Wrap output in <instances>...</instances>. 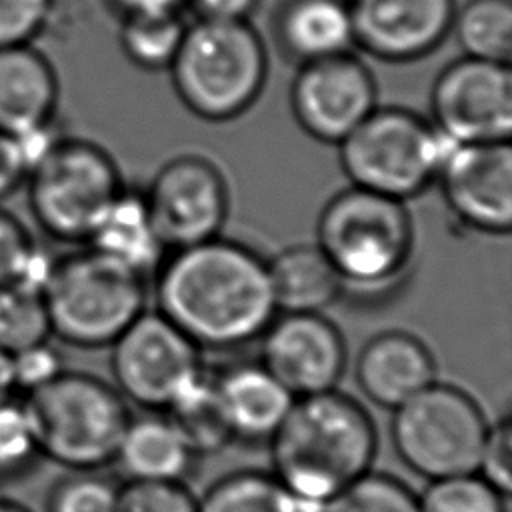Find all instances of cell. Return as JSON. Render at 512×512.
I'll return each instance as SVG.
<instances>
[{
	"instance_id": "74e56055",
	"label": "cell",
	"mask_w": 512,
	"mask_h": 512,
	"mask_svg": "<svg viewBox=\"0 0 512 512\" xmlns=\"http://www.w3.org/2000/svg\"><path fill=\"white\" fill-rule=\"evenodd\" d=\"M26 182V168L12 134L0 130V204Z\"/></svg>"
},
{
	"instance_id": "4316f807",
	"label": "cell",
	"mask_w": 512,
	"mask_h": 512,
	"mask_svg": "<svg viewBox=\"0 0 512 512\" xmlns=\"http://www.w3.org/2000/svg\"><path fill=\"white\" fill-rule=\"evenodd\" d=\"M186 24L178 12L126 14L120 26V46L126 58L144 70H164L172 64Z\"/></svg>"
},
{
	"instance_id": "ac0fdd59",
	"label": "cell",
	"mask_w": 512,
	"mask_h": 512,
	"mask_svg": "<svg viewBox=\"0 0 512 512\" xmlns=\"http://www.w3.org/2000/svg\"><path fill=\"white\" fill-rule=\"evenodd\" d=\"M214 382L228 428L238 444H268L296 400L260 362L234 364Z\"/></svg>"
},
{
	"instance_id": "4fadbf2b",
	"label": "cell",
	"mask_w": 512,
	"mask_h": 512,
	"mask_svg": "<svg viewBox=\"0 0 512 512\" xmlns=\"http://www.w3.org/2000/svg\"><path fill=\"white\" fill-rule=\"evenodd\" d=\"M290 108L298 126L324 144H340L378 108L372 70L352 52L300 64Z\"/></svg>"
},
{
	"instance_id": "d6a6232c",
	"label": "cell",
	"mask_w": 512,
	"mask_h": 512,
	"mask_svg": "<svg viewBox=\"0 0 512 512\" xmlns=\"http://www.w3.org/2000/svg\"><path fill=\"white\" fill-rule=\"evenodd\" d=\"M116 512H198V496L186 482L124 480Z\"/></svg>"
},
{
	"instance_id": "5b68a950",
	"label": "cell",
	"mask_w": 512,
	"mask_h": 512,
	"mask_svg": "<svg viewBox=\"0 0 512 512\" xmlns=\"http://www.w3.org/2000/svg\"><path fill=\"white\" fill-rule=\"evenodd\" d=\"M42 296L52 336L104 348L146 310V276L86 244L56 258Z\"/></svg>"
},
{
	"instance_id": "44dd1931",
	"label": "cell",
	"mask_w": 512,
	"mask_h": 512,
	"mask_svg": "<svg viewBox=\"0 0 512 512\" xmlns=\"http://www.w3.org/2000/svg\"><path fill=\"white\" fill-rule=\"evenodd\" d=\"M274 32L280 50L300 64L346 54L354 46L344 0H288L276 16Z\"/></svg>"
},
{
	"instance_id": "7c38bea8",
	"label": "cell",
	"mask_w": 512,
	"mask_h": 512,
	"mask_svg": "<svg viewBox=\"0 0 512 512\" xmlns=\"http://www.w3.org/2000/svg\"><path fill=\"white\" fill-rule=\"evenodd\" d=\"M430 114V122L456 144L510 140V64L470 56L450 62L432 84Z\"/></svg>"
},
{
	"instance_id": "b9f144b4",
	"label": "cell",
	"mask_w": 512,
	"mask_h": 512,
	"mask_svg": "<svg viewBox=\"0 0 512 512\" xmlns=\"http://www.w3.org/2000/svg\"><path fill=\"white\" fill-rule=\"evenodd\" d=\"M0 512H32V510L22 502H18L16 498L0 492Z\"/></svg>"
},
{
	"instance_id": "8fae6325",
	"label": "cell",
	"mask_w": 512,
	"mask_h": 512,
	"mask_svg": "<svg viewBox=\"0 0 512 512\" xmlns=\"http://www.w3.org/2000/svg\"><path fill=\"white\" fill-rule=\"evenodd\" d=\"M142 196L166 252L220 236L230 208L224 174L198 154L162 164Z\"/></svg>"
},
{
	"instance_id": "836d02e7",
	"label": "cell",
	"mask_w": 512,
	"mask_h": 512,
	"mask_svg": "<svg viewBox=\"0 0 512 512\" xmlns=\"http://www.w3.org/2000/svg\"><path fill=\"white\" fill-rule=\"evenodd\" d=\"M52 10L54 0H0V48L34 44Z\"/></svg>"
},
{
	"instance_id": "f546056e",
	"label": "cell",
	"mask_w": 512,
	"mask_h": 512,
	"mask_svg": "<svg viewBox=\"0 0 512 512\" xmlns=\"http://www.w3.org/2000/svg\"><path fill=\"white\" fill-rule=\"evenodd\" d=\"M420 512H506V496L478 472L428 482L418 494Z\"/></svg>"
},
{
	"instance_id": "e0dca14e",
	"label": "cell",
	"mask_w": 512,
	"mask_h": 512,
	"mask_svg": "<svg viewBox=\"0 0 512 512\" xmlns=\"http://www.w3.org/2000/svg\"><path fill=\"white\" fill-rule=\"evenodd\" d=\"M354 378L372 404L396 410L436 382V362L418 336L386 330L364 342L356 356Z\"/></svg>"
},
{
	"instance_id": "277c9868",
	"label": "cell",
	"mask_w": 512,
	"mask_h": 512,
	"mask_svg": "<svg viewBox=\"0 0 512 512\" xmlns=\"http://www.w3.org/2000/svg\"><path fill=\"white\" fill-rule=\"evenodd\" d=\"M42 458L66 470H102L114 462L130 410L114 384L64 370L22 396Z\"/></svg>"
},
{
	"instance_id": "d4e9b609",
	"label": "cell",
	"mask_w": 512,
	"mask_h": 512,
	"mask_svg": "<svg viewBox=\"0 0 512 512\" xmlns=\"http://www.w3.org/2000/svg\"><path fill=\"white\" fill-rule=\"evenodd\" d=\"M454 40L462 56L508 64L512 56V0H466L454 10Z\"/></svg>"
},
{
	"instance_id": "484cf974",
	"label": "cell",
	"mask_w": 512,
	"mask_h": 512,
	"mask_svg": "<svg viewBox=\"0 0 512 512\" xmlns=\"http://www.w3.org/2000/svg\"><path fill=\"white\" fill-rule=\"evenodd\" d=\"M164 414L182 432L192 450L204 458L222 452L234 444L228 428L216 382L202 374L182 396H178Z\"/></svg>"
},
{
	"instance_id": "52a82bcc",
	"label": "cell",
	"mask_w": 512,
	"mask_h": 512,
	"mask_svg": "<svg viewBox=\"0 0 512 512\" xmlns=\"http://www.w3.org/2000/svg\"><path fill=\"white\" fill-rule=\"evenodd\" d=\"M454 144L416 112L386 106L338 144V158L350 186L406 202L436 180Z\"/></svg>"
},
{
	"instance_id": "9c48e42d",
	"label": "cell",
	"mask_w": 512,
	"mask_h": 512,
	"mask_svg": "<svg viewBox=\"0 0 512 512\" xmlns=\"http://www.w3.org/2000/svg\"><path fill=\"white\" fill-rule=\"evenodd\" d=\"M488 426L466 390L436 380L392 410L390 438L400 462L432 482L476 472Z\"/></svg>"
},
{
	"instance_id": "d6986e66",
	"label": "cell",
	"mask_w": 512,
	"mask_h": 512,
	"mask_svg": "<svg viewBox=\"0 0 512 512\" xmlns=\"http://www.w3.org/2000/svg\"><path fill=\"white\" fill-rule=\"evenodd\" d=\"M60 82L34 44L0 48V130L18 134L56 120Z\"/></svg>"
},
{
	"instance_id": "8992f818",
	"label": "cell",
	"mask_w": 512,
	"mask_h": 512,
	"mask_svg": "<svg viewBox=\"0 0 512 512\" xmlns=\"http://www.w3.org/2000/svg\"><path fill=\"white\" fill-rule=\"evenodd\" d=\"M316 246L344 284L382 286L408 266L414 224L406 202L348 186L320 210Z\"/></svg>"
},
{
	"instance_id": "3957f363",
	"label": "cell",
	"mask_w": 512,
	"mask_h": 512,
	"mask_svg": "<svg viewBox=\"0 0 512 512\" xmlns=\"http://www.w3.org/2000/svg\"><path fill=\"white\" fill-rule=\"evenodd\" d=\"M168 70L176 96L194 116L226 122L258 100L268 52L248 20L196 18L186 26Z\"/></svg>"
},
{
	"instance_id": "8d00e7d4",
	"label": "cell",
	"mask_w": 512,
	"mask_h": 512,
	"mask_svg": "<svg viewBox=\"0 0 512 512\" xmlns=\"http://www.w3.org/2000/svg\"><path fill=\"white\" fill-rule=\"evenodd\" d=\"M34 236L24 222L0 204V286L12 282L16 268Z\"/></svg>"
},
{
	"instance_id": "d590c367",
	"label": "cell",
	"mask_w": 512,
	"mask_h": 512,
	"mask_svg": "<svg viewBox=\"0 0 512 512\" xmlns=\"http://www.w3.org/2000/svg\"><path fill=\"white\" fill-rule=\"evenodd\" d=\"M476 472L500 494L512 490V424L508 416L488 426Z\"/></svg>"
},
{
	"instance_id": "30bf717a",
	"label": "cell",
	"mask_w": 512,
	"mask_h": 512,
	"mask_svg": "<svg viewBox=\"0 0 512 512\" xmlns=\"http://www.w3.org/2000/svg\"><path fill=\"white\" fill-rule=\"evenodd\" d=\"M110 348L114 388L148 412L168 410L204 374L200 348L158 310H144Z\"/></svg>"
},
{
	"instance_id": "60d3db41",
	"label": "cell",
	"mask_w": 512,
	"mask_h": 512,
	"mask_svg": "<svg viewBox=\"0 0 512 512\" xmlns=\"http://www.w3.org/2000/svg\"><path fill=\"white\" fill-rule=\"evenodd\" d=\"M14 396H16V388L12 378V360H10V354L0 348V402Z\"/></svg>"
},
{
	"instance_id": "9a60e30c",
	"label": "cell",
	"mask_w": 512,
	"mask_h": 512,
	"mask_svg": "<svg viewBox=\"0 0 512 512\" xmlns=\"http://www.w3.org/2000/svg\"><path fill=\"white\" fill-rule=\"evenodd\" d=\"M442 196L466 226L486 234L512 228V146L454 144L436 176Z\"/></svg>"
},
{
	"instance_id": "5bb4252c",
	"label": "cell",
	"mask_w": 512,
	"mask_h": 512,
	"mask_svg": "<svg viewBox=\"0 0 512 512\" xmlns=\"http://www.w3.org/2000/svg\"><path fill=\"white\" fill-rule=\"evenodd\" d=\"M260 340L258 362L294 398L334 390L346 372V340L322 312H278Z\"/></svg>"
},
{
	"instance_id": "ab89813d",
	"label": "cell",
	"mask_w": 512,
	"mask_h": 512,
	"mask_svg": "<svg viewBox=\"0 0 512 512\" xmlns=\"http://www.w3.org/2000/svg\"><path fill=\"white\" fill-rule=\"evenodd\" d=\"M122 14H140V12H178L180 4L186 0H112Z\"/></svg>"
},
{
	"instance_id": "cb8c5ba5",
	"label": "cell",
	"mask_w": 512,
	"mask_h": 512,
	"mask_svg": "<svg viewBox=\"0 0 512 512\" xmlns=\"http://www.w3.org/2000/svg\"><path fill=\"white\" fill-rule=\"evenodd\" d=\"M198 512H310L270 470H236L198 496Z\"/></svg>"
},
{
	"instance_id": "4dcf8cb0",
	"label": "cell",
	"mask_w": 512,
	"mask_h": 512,
	"mask_svg": "<svg viewBox=\"0 0 512 512\" xmlns=\"http://www.w3.org/2000/svg\"><path fill=\"white\" fill-rule=\"evenodd\" d=\"M42 460L22 396L0 402V482L30 474Z\"/></svg>"
},
{
	"instance_id": "ba28073f",
	"label": "cell",
	"mask_w": 512,
	"mask_h": 512,
	"mask_svg": "<svg viewBox=\"0 0 512 512\" xmlns=\"http://www.w3.org/2000/svg\"><path fill=\"white\" fill-rule=\"evenodd\" d=\"M28 208L54 240L86 244L126 188L114 158L100 144L62 134L28 172Z\"/></svg>"
},
{
	"instance_id": "603a6c76",
	"label": "cell",
	"mask_w": 512,
	"mask_h": 512,
	"mask_svg": "<svg viewBox=\"0 0 512 512\" xmlns=\"http://www.w3.org/2000/svg\"><path fill=\"white\" fill-rule=\"evenodd\" d=\"M86 244L142 276L158 268L166 256V248L154 230L144 196L126 188L114 200Z\"/></svg>"
},
{
	"instance_id": "ffe728a7",
	"label": "cell",
	"mask_w": 512,
	"mask_h": 512,
	"mask_svg": "<svg viewBox=\"0 0 512 512\" xmlns=\"http://www.w3.org/2000/svg\"><path fill=\"white\" fill-rule=\"evenodd\" d=\"M200 456L162 412L130 418L114 462L126 480L186 482Z\"/></svg>"
},
{
	"instance_id": "e575fe53",
	"label": "cell",
	"mask_w": 512,
	"mask_h": 512,
	"mask_svg": "<svg viewBox=\"0 0 512 512\" xmlns=\"http://www.w3.org/2000/svg\"><path fill=\"white\" fill-rule=\"evenodd\" d=\"M10 360L16 394L22 396L46 386L66 370L60 350L50 340L28 346L12 354Z\"/></svg>"
},
{
	"instance_id": "1f68e13d",
	"label": "cell",
	"mask_w": 512,
	"mask_h": 512,
	"mask_svg": "<svg viewBox=\"0 0 512 512\" xmlns=\"http://www.w3.org/2000/svg\"><path fill=\"white\" fill-rule=\"evenodd\" d=\"M118 488L100 470H68L50 486L44 512H116Z\"/></svg>"
},
{
	"instance_id": "83f0119b",
	"label": "cell",
	"mask_w": 512,
	"mask_h": 512,
	"mask_svg": "<svg viewBox=\"0 0 512 512\" xmlns=\"http://www.w3.org/2000/svg\"><path fill=\"white\" fill-rule=\"evenodd\" d=\"M50 338L44 296L14 282L0 286V348L12 356Z\"/></svg>"
},
{
	"instance_id": "2e32d148",
	"label": "cell",
	"mask_w": 512,
	"mask_h": 512,
	"mask_svg": "<svg viewBox=\"0 0 512 512\" xmlns=\"http://www.w3.org/2000/svg\"><path fill=\"white\" fill-rule=\"evenodd\" d=\"M354 46L386 62H412L450 34L454 0H350Z\"/></svg>"
},
{
	"instance_id": "7402d4cb",
	"label": "cell",
	"mask_w": 512,
	"mask_h": 512,
	"mask_svg": "<svg viewBox=\"0 0 512 512\" xmlns=\"http://www.w3.org/2000/svg\"><path fill=\"white\" fill-rule=\"evenodd\" d=\"M266 262L278 312H324L346 286L316 244L282 248Z\"/></svg>"
},
{
	"instance_id": "6da1fadb",
	"label": "cell",
	"mask_w": 512,
	"mask_h": 512,
	"mask_svg": "<svg viewBox=\"0 0 512 512\" xmlns=\"http://www.w3.org/2000/svg\"><path fill=\"white\" fill-rule=\"evenodd\" d=\"M158 312L198 348L230 350L262 336L278 314L268 262L252 248L212 238L170 250L156 274Z\"/></svg>"
},
{
	"instance_id": "f35d334b",
	"label": "cell",
	"mask_w": 512,
	"mask_h": 512,
	"mask_svg": "<svg viewBox=\"0 0 512 512\" xmlns=\"http://www.w3.org/2000/svg\"><path fill=\"white\" fill-rule=\"evenodd\" d=\"M200 20H246L258 0H188Z\"/></svg>"
},
{
	"instance_id": "7a4b0ae2",
	"label": "cell",
	"mask_w": 512,
	"mask_h": 512,
	"mask_svg": "<svg viewBox=\"0 0 512 512\" xmlns=\"http://www.w3.org/2000/svg\"><path fill=\"white\" fill-rule=\"evenodd\" d=\"M270 472L310 512L372 470L378 430L368 410L338 388L300 396L266 444Z\"/></svg>"
},
{
	"instance_id": "f1b7e54d",
	"label": "cell",
	"mask_w": 512,
	"mask_h": 512,
	"mask_svg": "<svg viewBox=\"0 0 512 512\" xmlns=\"http://www.w3.org/2000/svg\"><path fill=\"white\" fill-rule=\"evenodd\" d=\"M318 512H420L418 494L388 472L370 470L338 492Z\"/></svg>"
}]
</instances>
